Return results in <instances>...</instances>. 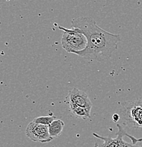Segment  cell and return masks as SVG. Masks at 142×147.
Segmentation results:
<instances>
[{
  "label": "cell",
  "mask_w": 142,
  "mask_h": 147,
  "mask_svg": "<svg viewBox=\"0 0 142 147\" xmlns=\"http://www.w3.org/2000/svg\"><path fill=\"white\" fill-rule=\"evenodd\" d=\"M72 28L79 29L87 38V46L84 50L77 53L78 56L88 60L99 62L110 59L121 41V36L103 30L90 16H81L71 21Z\"/></svg>",
  "instance_id": "cell-1"
},
{
  "label": "cell",
  "mask_w": 142,
  "mask_h": 147,
  "mask_svg": "<svg viewBox=\"0 0 142 147\" xmlns=\"http://www.w3.org/2000/svg\"><path fill=\"white\" fill-rule=\"evenodd\" d=\"M119 115L123 125L132 129H142V97L120 104Z\"/></svg>",
  "instance_id": "cell-2"
},
{
  "label": "cell",
  "mask_w": 142,
  "mask_h": 147,
  "mask_svg": "<svg viewBox=\"0 0 142 147\" xmlns=\"http://www.w3.org/2000/svg\"><path fill=\"white\" fill-rule=\"evenodd\" d=\"M58 28L63 30L61 43L67 53L76 55L85 50L88 42L87 38L79 29L75 28H67L59 26H58Z\"/></svg>",
  "instance_id": "cell-3"
},
{
  "label": "cell",
  "mask_w": 142,
  "mask_h": 147,
  "mask_svg": "<svg viewBox=\"0 0 142 147\" xmlns=\"http://www.w3.org/2000/svg\"><path fill=\"white\" fill-rule=\"evenodd\" d=\"M117 127L118 129V131L116 134L117 137L115 138H112L110 137H102V136L98 135L96 133H93V135L95 137L103 141V144H102L101 147H142L125 142L123 139V137L125 136L129 137V139H131L132 136L128 134L127 131H125L122 126L120 124L117 123ZM95 147L96 146H95Z\"/></svg>",
  "instance_id": "cell-4"
},
{
  "label": "cell",
  "mask_w": 142,
  "mask_h": 147,
  "mask_svg": "<svg viewBox=\"0 0 142 147\" xmlns=\"http://www.w3.org/2000/svg\"><path fill=\"white\" fill-rule=\"evenodd\" d=\"M26 134L34 142L48 143L53 139L49 133L48 126L36 124L33 121L28 124L26 129Z\"/></svg>",
  "instance_id": "cell-5"
},
{
  "label": "cell",
  "mask_w": 142,
  "mask_h": 147,
  "mask_svg": "<svg viewBox=\"0 0 142 147\" xmlns=\"http://www.w3.org/2000/svg\"><path fill=\"white\" fill-rule=\"evenodd\" d=\"M67 98H69L68 102H71L74 105L89 110L92 109V102L90 100L88 95L83 91H81L76 88H73L69 91Z\"/></svg>",
  "instance_id": "cell-6"
},
{
  "label": "cell",
  "mask_w": 142,
  "mask_h": 147,
  "mask_svg": "<svg viewBox=\"0 0 142 147\" xmlns=\"http://www.w3.org/2000/svg\"><path fill=\"white\" fill-rule=\"evenodd\" d=\"M68 103L69 111L76 117L82 119H88L91 117V110L81 108V107H79L71 102H68Z\"/></svg>",
  "instance_id": "cell-7"
},
{
  "label": "cell",
  "mask_w": 142,
  "mask_h": 147,
  "mask_svg": "<svg viewBox=\"0 0 142 147\" xmlns=\"http://www.w3.org/2000/svg\"><path fill=\"white\" fill-rule=\"evenodd\" d=\"M65 127V122L61 119H56L48 126L49 133L52 139L58 137L61 135Z\"/></svg>",
  "instance_id": "cell-8"
},
{
  "label": "cell",
  "mask_w": 142,
  "mask_h": 147,
  "mask_svg": "<svg viewBox=\"0 0 142 147\" xmlns=\"http://www.w3.org/2000/svg\"><path fill=\"white\" fill-rule=\"evenodd\" d=\"M57 118L55 116H42V117H36L33 119V122L36 124H39V125L49 126Z\"/></svg>",
  "instance_id": "cell-9"
},
{
  "label": "cell",
  "mask_w": 142,
  "mask_h": 147,
  "mask_svg": "<svg viewBox=\"0 0 142 147\" xmlns=\"http://www.w3.org/2000/svg\"><path fill=\"white\" fill-rule=\"evenodd\" d=\"M112 119H113L114 122L117 123V122H118V121L120 119V115H119V114H117V113L114 114L113 116H112Z\"/></svg>",
  "instance_id": "cell-10"
}]
</instances>
